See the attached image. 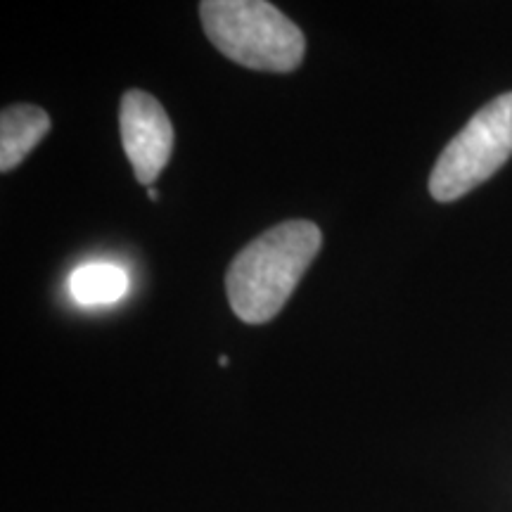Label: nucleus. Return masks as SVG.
Returning <instances> with one entry per match:
<instances>
[{
    "label": "nucleus",
    "instance_id": "nucleus-1",
    "mask_svg": "<svg viewBox=\"0 0 512 512\" xmlns=\"http://www.w3.org/2000/svg\"><path fill=\"white\" fill-rule=\"evenodd\" d=\"M323 245L311 221H285L268 228L235 256L226 273L230 309L245 323L278 316Z\"/></svg>",
    "mask_w": 512,
    "mask_h": 512
},
{
    "label": "nucleus",
    "instance_id": "nucleus-2",
    "mask_svg": "<svg viewBox=\"0 0 512 512\" xmlns=\"http://www.w3.org/2000/svg\"><path fill=\"white\" fill-rule=\"evenodd\" d=\"M200 17L214 48L242 67L287 74L304 60L302 29L264 0H204Z\"/></svg>",
    "mask_w": 512,
    "mask_h": 512
},
{
    "label": "nucleus",
    "instance_id": "nucleus-3",
    "mask_svg": "<svg viewBox=\"0 0 512 512\" xmlns=\"http://www.w3.org/2000/svg\"><path fill=\"white\" fill-rule=\"evenodd\" d=\"M512 155V93H503L467 121L434 164L430 192L453 202L489 181Z\"/></svg>",
    "mask_w": 512,
    "mask_h": 512
},
{
    "label": "nucleus",
    "instance_id": "nucleus-4",
    "mask_svg": "<svg viewBox=\"0 0 512 512\" xmlns=\"http://www.w3.org/2000/svg\"><path fill=\"white\" fill-rule=\"evenodd\" d=\"M119 131L136 181H157L174 150V126L159 100L138 88L126 91L119 107Z\"/></svg>",
    "mask_w": 512,
    "mask_h": 512
},
{
    "label": "nucleus",
    "instance_id": "nucleus-5",
    "mask_svg": "<svg viewBox=\"0 0 512 512\" xmlns=\"http://www.w3.org/2000/svg\"><path fill=\"white\" fill-rule=\"evenodd\" d=\"M50 117L36 105H12L0 114V171L17 169L48 136Z\"/></svg>",
    "mask_w": 512,
    "mask_h": 512
},
{
    "label": "nucleus",
    "instance_id": "nucleus-6",
    "mask_svg": "<svg viewBox=\"0 0 512 512\" xmlns=\"http://www.w3.org/2000/svg\"><path fill=\"white\" fill-rule=\"evenodd\" d=\"M69 290L81 304H110L126 294L128 275L114 264H86L72 273Z\"/></svg>",
    "mask_w": 512,
    "mask_h": 512
}]
</instances>
